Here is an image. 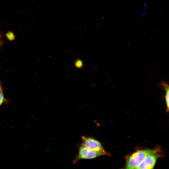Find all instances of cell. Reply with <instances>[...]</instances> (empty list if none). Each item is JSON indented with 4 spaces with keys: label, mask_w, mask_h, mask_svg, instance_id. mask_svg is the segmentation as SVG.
Masks as SVG:
<instances>
[{
    "label": "cell",
    "mask_w": 169,
    "mask_h": 169,
    "mask_svg": "<svg viewBox=\"0 0 169 169\" xmlns=\"http://www.w3.org/2000/svg\"><path fill=\"white\" fill-rule=\"evenodd\" d=\"M160 149L147 156L136 169H153L157 160L161 156Z\"/></svg>",
    "instance_id": "obj_3"
},
{
    "label": "cell",
    "mask_w": 169,
    "mask_h": 169,
    "mask_svg": "<svg viewBox=\"0 0 169 169\" xmlns=\"http://www.w3.org/2000/svg\"><path fill=\"white\" fill-rule=\"evenodd\" d=\"M5 100L3 92L2 84L0 82V106L5 102Z\"/></svg>",
    "instance_id": "obj_6"
},
{
    "label": "cell",
    "mask_w": 169,
    "mask_h": 169,
    "mask_svg": "<svg viewBox=\"0 0 169 169\" xmlns=\"http://www.w3.org/2000/svg\"><path fill=\"white\" fill-rule=\"evenodd\" d=\"M103 155L109 156L110 154L105 149L95 151L91 150L82 144H79L78 147V152L73 161V164L76 163L81 159H91Z\"/></svg>",
    "instance_id": "obj_2"
},
{
    "label": "cell",
    "mask_w": 169,
    "mask_h": 169,
    "mask_svg": "<svg viewBox=\"0 0 169 169\" xmlns=\"http://www.w3.org/2000/svg\"><path fill=\"white\" fill-rule=\"evenodd\" d=\"M161 84L165 91V100L166 105V111H168L169 110V86L167 84L164 82L161 83Z\"/></svg>",
    "instance_id": "obj_5"
},
{
    "label": "cell",
    "mask_w": 169,
    "mask_h": 169,
    "mask_svg": "<svg viewBox=\"0 0 169 169\" xmlns=\"http://www.w3.org/2000/svg\"><path fill=\"white\" fill-rule=\"evenodd\" d=\"M81 140V143L91 150L99 151L104 149L101 143L91 136H82Z\"/></svg>",
    "instance_id": "obj_4"
},
{
    "label": "cell",
    "mask_w": 169,
    "mask_h": 169,
    "mask_svg": "<svg viewBox=\"0 0 169 169\" xmlns=\"http://www.w3.org/2000/svg\"><path fill=\"white\" fill-rule=\"evenodd\" d=\"M160 149L156 148L153 149L140 150L135 152L126 157L125 168L136 169L147 156Z\"/></svg>",
    "instance_id": "obj_1"
}]
</instances>
